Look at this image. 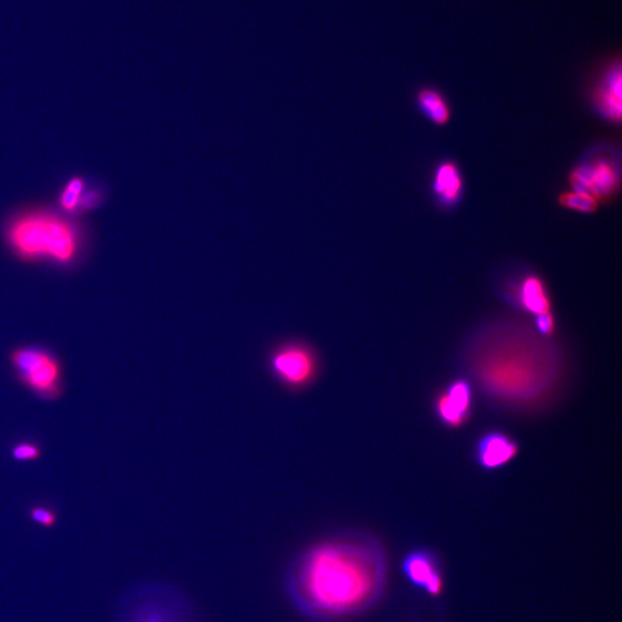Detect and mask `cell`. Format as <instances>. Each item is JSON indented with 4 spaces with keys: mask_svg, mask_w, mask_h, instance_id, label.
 I'll use <instances>...</instances> for the list:
<instances>
[{
    "mask_svg": "<svg viewBox=\"0 0 622 622\" xmlns=\"http://www.w3.org/2000/svg\"><path fill=\"white\" fill-rule=\"evenodd\" d=\"M365 549L354 539H338L306 552L288 581L299 609L315 618H332L372 603L381 577Z\"/></svg>",
    "mask_w": 622,
    "mask_h": 622,
    "instance_id": "obj_1",
    "label": "cell"
},
{
    "mask_svg": "<svg viewBox=\"0 0 622 622\" xmlns=\"http://www.w3.org/2000/svg\"><path fill=\"white\" fill-rule=\"evenodd\" d=\"M5 241L24 262L74 263L81 254L82 234L78 226L49 208H29L7 222Z\"/></svg>",
    "mask_w": 622,
    "mask_h": 622,
    "instance_id": "obj_2",
    "label": "cell"
},
{
    "mask_svg": "<svg viewBox=\"0 0 622 622\" xmlns=\"http://www.w3.org/2000/svg\"><path fill=\"white\" fill-rule=\"evenodd\" d=\"M192 605L167 584H149L126 593L119 605V622H192Z\"/></svg>",
    "mask_w": 622,
    "mask_h": 622,
    "instance_id": "obj_3",
    "label": "cell"
},
{
    "mask_svg": "<svg viewBox=\"0 0 622 622\" xmlns=\"http://www.w3.org/2000/svg\"><path fill=\"white\" fill-rule=\"evenodd\" d=\"M10 362L17 381L34 395L45 401L62 397V362L50 349L42 346H20L10 351Z\"/></svg>",
    "mask_w": 622,
    "mask_h": 622,
    "instance_id": "obj_4",
    "label": "cell"
},
{
    "mask_svg": "<svg viewBox=\"0 0 622 622\" xmlns=\"http://www.w3.org/2000/svg\"><path fill=\"white\" fill-rule=\"evenodd\" d=\"M269 367L274 377L292 391H301L316 381L320 374V356L306 342H283L269 356Z\"/></svg>",
    "mask_w": 622,
    "mask_h": 622,
    "instance_id": "obj_5",
    "label": "cell"
},
{
    "mask_svg": "<svg viewBox=\"0 0 622 622\" xmlns=\"http://www.w3.org/2000/svg\"><path fill=\"white\" fill-rule=\"evenodd\" d=\"M474 388L465 377H455L437 393L432 411L443 427L458 430L465 427L474 413Z\"/></svg>",
    "mask_w": 622,
    "mask_h": 622,
    "instance_id": "obj_6",
    "label": "cell"
},
{
    "mask_svg": "<svg viewBox=\"0 0 622 622\" xmlns=\"http://www.w3.org/2000/svg\"><path fill=\"white\" fill-rule=\"evenodd\" d=\"M520 445L505 431H486L479 436L472 448L476 465L484 472H495L509 466L518 455Z\"/></svg>",
    "mask_w": 622,
    "mask_h": 622,
    "instance_id": "obj_7",
    "label": "cell"
},
{
    "mask_svg": "<svg viewBox=\"0 0 622 622\" xmlns=\"http://www.w3.org/2000/svg\"><path fill=\"white\" fill-rule=\"evenodd\" d=\"M570 185L575 192L589 194L600 201L612 195L618 187V176L614 167L606 162L584 164L572 173Z\"/></svg>",
    "mask_w": 622,
    "mask_h": 622,
    "instance_id": "obj_8",
    "label": "cell"
},
{
    "mask_svg": "<svg viewBox=\"0 0 622 622\" xmlns=\"http://www.w3.org/2000/svg\"><path fill=\"white\" fill-rule=\"evenodd\" d=\"M404 572L411 584L438 596L443 590V577L437 561L427 551H414L404 560Z\"/></svg>",
    "mask_w": 622,
    "mask_h": 622,
    "instance_id": "obj_9",
    "label": "cell"
},
{
    "mask_svg": "<svg viewBox=\"0 0 622 622\" xmlns=\"http://www.w3.org/2000/svg\"><path fill=\"white\" fill-rule=\"evenodd\" d=\"M621 62L618 58L607 66L597 92L598 105L612 120L621 119Z\"/></svg>",
    "mask_w": 622,
    "mask_h": 622,
    "instance_id": "obj_10",
    "label": "cell"
},
{
    "mask_svg": "<svg viewBox=\"0 0 622 622\" xmlns=\"http://www.w3.org/2000/svg\"><path fill=\"white\" fill-rule=\"evenodd\" d=\"M101 201V192L96 188H89L88 183L81 176L69 179L59 195V206L69 213L97 208Z\"/></svg>",
    "mask_w": 622,
    "mask_h": 622,
    "instance_id": "obj_11",
    "label": "cell"
},
{
    "mask_svg": "<svg viewBox=\"0 0 622 622\" xmlns=\"http://www.w3.org/2000/svg\"><path fill=\"white\" fill-rule=\"evenodd\" d=\"M516 300L522 310L534 315L535 317L543 313H552L551 311L552 304L546 287L536 276H529L522 281Z\"/></svg>",
    "mask_w": 622,
    "mask_h": 622,
    "instance_id": "obj_12",
    "label": "cell"
},
{
    "mask_svg": "<svg viewBox=\"0 0 622 622\" xmlns=\"http://www.w3.org/2000/svg\"><path fill=\"white\" fill-rule=\"evenodd\" d=\"M462 188L459 171L454 164L446 163L438 169L434 181L437 194L446 203L455 202Z\"/></svg>",
    "mask_w": 622,
    "mask_h": 622,
    "instance_id": "obj_13",
    "label": "cell"
},
{
    "mask_svg": "<svg viewBox=\"0 0 622 622\" xmlns=\"http://www.w3.org/2000/svg\"><path fill=\"white\" fill-rule=\"evenodd\" d=\"M418 103L427 117L437 125L446 124L450 119V110L446 101L434 89H423L418 94Z\"/></svg>",
    "mask_w": 622,
    "mask_h": 622,
    "instance_id": "obj_14",
    "label": "cell"
},
{
    "mask_svg": "<svg viewBox=\"0 0 622 622\" xmlns=\"http://www.w3.org/2000/svg\"><path fill=\"white\" fill-rule=\"evenodd\" d=\"M559 202L561 206L581 212L596 211L598 206V201L593 196L584 192H564L559 197Z\"/></svg>",
    "mask_w": 622,
    "mask_h": 622,
    "instance_id": "obj_15",
    "label": "cell"
},
{
    "mask_svg": "<svg viewBox=\"0 0 622 622\" xmlns=\"http://www.w3.org/2000/svg\"><path fill=\"white\" fill-rule=\"evenodd\" d=\"M28 516L34 523L42 528L51 529L58 523V514L49 506H31L28 511Z\"/></svg>",
    "mask_w": 622,
    "mask_h": 622,
    "instance_id": "obj_16",
    "label": "cell"
},
{
    "mask_svg": "<svg viewBox=\"0 0 622 622\" xmlns=\"http://www.w3.org/2000/svg\"><path fill=\"white\" fill-rule=\"evenodd\" d=\"M10 454L17 462H31L41 458L42 450L37 444L31 441H20L12 447Z\"/></svg>",
    "mask_w": 622,
    "mask_h": 622,
    "instance_id": "obj_17",
    "label": "cell"
},
{
    "mask_svg": "<svg viewBox=\"0 0 622 622\" xmlns=\"http://www.w3.org/2000/svg\"><path fill=\"white\" fill-rule=\"evenodd\" d=\"M557 320L553 313H543L535 317V331L543 338H552L557 333Z\"/></svg>",
    "mask_w": 622,
    "mask_h": 622,
    "instance_id": "obj_18",
    "label": "cell"
}]
</instances>
